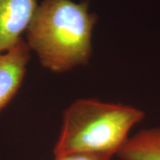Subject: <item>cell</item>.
<instances>
[{"label":"cell","mask_w":160,"mask_h":160,"mask_svg":"<svg viewBox=\"0 0 160 160\" xmlns=\"http://www.w3.org/2000/svg\"><path fill=\"white\" fill-rule=\"evenodd\" d=\"M117 157L121 160H160V126L130 136Z\"/></svg>","instance_id":"5b68a950"},{"label":"cell","mask_w":160,"mask_h":160,"mask_svg":"<svg viewBox=\"0 0 160 160\" xmlns=\"http://www.w3.org/2000/svg\"><path fill=\"white\" fill-rule=\"evenodd\" d=\"M142 110L96 99L76 100L64 111L55 157L71 153L117 156L131 130L145 119Z\"/></svg>","instance_id":"7a4b0ae2"},{"label":"cell","mask_w":160,"mask_h":160,"mask_svg":"<svg viewBox=\"0 0 160 160\" xmlns=\"http://www.w3.org/2000/svg\"><path fill=\"white\" fill-rule=\"evenodd\" d=\"M97 22L88 2L44 0L28 28V45L46 68L56 73L70 71L89 62Z\"/></svg>","instance_id":"6da1fadb"},{"label":"cell","mask_w":160,"mask_h":160,"mask_svg":"<svg viewBox=\"0 0 160 160\" xmlns=\"http://www.w3.org/2000/svg\"><path fill=\"white\" fill-rule=\"evenodd\" d=\"M37 7V0H0V52L8 51L19 42Z\"/></svg>","instance_id":"3957f363"},{"label":"cell","mask_w":160,"mask_h":160,"mask_svg":"<svg viewBox=\"0 0 160 160\" xmlns=\"http://www.w3.org/2000/svg\"><path fill=\"white\" fill-rule=\"evenodd\" d=\"M30 59V47L22 39L0 54V112L17 94Z\"/></svg>","instance_id":"277c9868"},{"label":"cell","mask_w":160,"mask_h":160,"mask_svg":"<svg viewBox=\"0 0 160 160\" xmlns=\"http://www.w3.org/2000/svg\"><path fill=\"white\" fill-rule=\"evenodd\" d=\"M114 156L109 153H71L55 157V160H111Z\"/></svg>","instance_id":"8992f818"}]
</instances>
